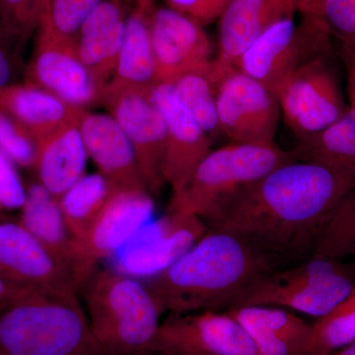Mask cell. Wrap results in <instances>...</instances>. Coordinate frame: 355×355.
<instances>
[{
  "instance_id": "cell-26",
  "label": "cell",
  "mask_w": 355,
  "mask_h": 355,
  "mask_svg": "<svg viewBox=\"0 0 355 355\" xmlns=\"http://www.w3.org/2000/svg\"><path fill=\"white\" fill-rule=\"evenodd\" d=\"M217 80L209 64L184 72L171 83L180 102L212 140L221 135L217 116Z\"/></svg>"
},
{
  "instance_id": "cell-36",
  "label": "cell",
  "mask_w": 355,
  "mask_h": 355,
  "mask_svg": "<svg viewBox=\"0 0 355 355\" xmlns=\"http://www.w3.org/2000/svg\"><path fill=\"white\" fill-rule=\"evenodd\" d=\"M338 55L342 60L347 76V94H349L350 108L355 109V51L349 46L340 44Z\"/></svg>"
},
{
  "instance_id": "cell-18",
  "label": "cell",
  "mask_w": 355,
  "mask_h": 355,
  "mask_svg": "<svg viewBox=\"0 0 355 355\" xmlns=\"http://www.w3.org/2000/svg\"><path fill=\"white\" fill-rule=\"evenodd\" d=\"M79 128L89 157L114 191H148L132 144L111 114L84 110Z\"/></svg>"
},
{
  "instance_id": "cell-9",
  "label": "cell",
  "mask_w": 355,
  "mask_h": 355,
  "mask_svg": "<svg viewBox=\"0 0 355 355\" xmlns=\"http://www.w3.org/2000/svg\"><path fill=\"white\" fill-rule=\"evenodd\" d=\"M216 102L221 135L233 144H275L282 111L263 84L232 69L218 83Z\"/></svg>"
},
{
  "instance_id": "cell-28",
  "label": "cell",
  "mask_w": 355,
  "mask_h": 355,
  "mask_svg": "<svg viewBox=\"0 0 355 355\" xmlns=\"http://www.w3.org/2000/svg\"><path fill=\"white\" fill-rule=\"evenodd\" d=\"M125 22L107 29L79 34L76 38L77 55L94 77L102 92L116 69Z\"/></svg>"
},
{
  "instance_id": "cell-23",
  "label": "cell",
  "mask_w": 355,
  "mask_h": 355,
  "mask_svg": "<svg viewBox=\"0 0 355 355\" xmlns=\"http://www.w3.org/2000/svg\"><path fill=\"white\" fill-rule=\"evenodd\" d=\"M18 221L73 275L77 282L76 240L70 234L57 198L41 184L26 188Z\"/></svg>"
},
{
  "instance_id": "cell-34",
  "label": "cell",
  "mask_w": 355,
  "mask_h": 355,
  "mask_svg": "<svg viewBox=\"0 0 355 355\" xmlns=\"http://www.w3.org/2000/svg\"><path fill=\"white\" fill-rule=\"evenodd\" d=\"M26 200V188L15 165L0 153V212L20 209Z\"/></svg>"
},
{
  "instance_id": "cell-32",
  "label": "cell",
  "mask_w": 355,
  "mask_h": 355,
  "mask_svg": "<svg viewBox=\"0 0 355 355\" xmlns=\"http://www.w3.org/2000/svg\"><path fill=\"white\" fill-rule=\"evenodd\" d=\"M44 0H0V25L8 38L24 44L37 31Z\"/></svg>"
},
{
  "instance_id": "cell-20",
  "label": "cell",
  "mask_w": 355,
  "mask_h": 355,
  "mask_svg": "<svg viewBox=\"0 0 355 355\" xmlns=\"http://www.w3.org/2000/svg\"><path fill=\"white\" fill-rule=\"evenodd\" d=\"M153 7V0L139 2L128 15L116 69L102 95L123 89L149 91L157 83L150 33Z\"/></svg>"
},
{
  "instance_id": "cell-12",
  "label": "cell",
  "mask_w": 355,
  "mask_h": 355,
  "mask_svg": "<svg viewBox=\"0 0 355 355\" xmlns=\"http://www.w3.org/2000/svg\"><path fill=\"white\" fill-rule=\"evenodd\" d=\"M150 347L178 355H261L253 338L227 312L170 315Z\"/></svg>"
},
{
  "instance_id": "cell-29",
  "label": "cell",
  "mask_w": 355,
  "mask_h": 355,
  "mask_svg": "<svg viewBox=\"0 0 355 355\" xmlns=\"http://www.w3.org/2000/svg\"><path fill=\"white\" fill-rule=\"evenodd\" d=\"M102 0H44L37 42H76L81 25Z\"/></svg>"
},
{
  "instance_id": "cell-33",
  "label": "cell",
  "mask_w": 355,
  "mask_h": 355,
  "mask_svg": "<svg viewBox=\"0 0 355 355\" xmlns=\"http://www.w3.org/2000/svg\"><path fill=\"white\" fill-rule=\"evenodd\" d=\"M0 153L14 165L34 169L37 140L8 114L0 111Z\"/></svg>"
},
{
  "instance_id": "cell-21",
  "label": "cell",
  "mask_w": 355,
  "mask_h": 355,
  "mask_svg": "<svg viewBox=\"0 0 355 355\" xmlns=\"http://www.w3.org/2000/svg\"><path fill=\"white\" fill-rule=\"evenodd\" d=\"M87 157L79 121L67 123L37 142L34 170L39 183L60 198L85 175Z\"/></svg>"
},
{
  "instance_id": "cell-4",
  "label": "cell",
  "mask_w": 355,
  "mask_h": 355,
  "mask_svg": "<svg viewBox=\"0 0 355 355\" xmlns=\"http://www.w3.org/2000/svg\"><path fill=\"white\" fill-rule=\"evenodd\" d=\"M79 292L103 355H133L151 347L164 311L147 284L127 273L96 268Z\"/></svg>"
},
{
  "instance_id": "cell-27",
  "label": "cell",
  "mask_w": 355,
  "mask_h": 355,
  "mask_svg": "<svg viewBox=\"0 0 355 355\" xmlns=\"http://www.w3.org/2000/svg\"><path fill=\"white\" fill-rule=\"evenodd\" d=\"M312 256L355 263V184L324 217Z\"/></svg>"
},
{
  "instance_id": "cell-8",
  "label": "cell",
  "mask_w": 355,
  "mask_h": 355,
  "mask_svg": "<svg viewBox=\"0 0 355 355\" xmlns=\"http://www.w3.org/2000/svg\"><path fill=\"white\" fill-rule=\"evenodd\" d=\"M335 51L306 60L277 94L280 111L298 140L322 132L349 109L345 104Z\"/></svg>"
},
{
  "instance_id": "cell-24",
  "label": "cell",
  "mask_w": 355,
  "mask_h": 355,
  "mask_svg": "<svg viewBox=\"0 0 355 355\" xmlns=\"http://www.w3.org/2000/svg\"><path fill=\"white\" fill-rule=\"evenodd\" d=\"M298 160L323 165L355 181V109L322 132L299 140L294 149Z\"/></svg>"
},
{
  "instance_id": "cell-2",
  "label": "cell",
  "mask_w": 355,
  "mask_h": 355,
  "mask_svg": "<svg viewBox=\"0 0 355 355\" xmlns=\"http://www.w3.org/2000/svg\"><path fill=\"white\" fill-rule=\"evenodd\" d=\"M279 266L246 240L207 230L147 286L170 315L227 311L258 280Z\"/></svg>"
},
{
  "instance_id": "cell-15",
  "label": "cell",
  "mask_w": 355,
  "mask_h": 355,
  "mask_svg": "<svg viewBox=\"0 0 355 355\" xmlns=\"http://www.w3.org/2000/svg\"><path fill=\"white\" fill-rule=\"evenodd\" d=\"M150 33L157 83H172L212 60L211 42L203 26L174 9L153 6Z\"/></svg>"
},
{
  "instance_id": "cell-40",
  "label": "cell",
  "mask_w": 355,
  "mask_h": 355,
  "mask_svg": "<svg viewBox=\"0 0 355 355\" xmlns=\"http://www.w3.org/2000/svg\"><path fill=\"white\" fill-rule=\"evenodd\" d=\"M329 355H355V342L343 347V349L336 350L333 354Z\"/></svg>"
},
{
  "instance_id": "cell-43",
  "label": "cell",
  "mask_w": 355,
  "mask_h": 355,
  "mask_svg": "<svg viewBox=\"0 0 355 355\" xmlns=\"http://www.w3.org/2000/svg\"><path fill=\"white\" fill-rule=\"evenodd\" d=\"M349 46V48H352V50L355 51V43L352 44V46Z\"/></svg>"
},
{
  "instance_id": "cell-1",
  "label": "cell",
  "mask_w": 355,
  "mask_h": 355,
  "mask_svg": "<svg viewBox=\"0 0 355 355\" xmlns=\"http://www.w3.org/2000/svg\"><path fill=\"white\" fill-rule=\"evenodd\" d=\"M355 184L311 161L280 165L219 203L200 220L246 240L279 268L313 254L324 217Z\"/></svg>"
},
{
  "instance_id": "cell-31",
  "label": "cell",
  "mask_w": 355,
  "mask_h": 355,
  "mask_svg": "<svg viewBox=\"0 0 355 355\" xmlns=\"http://www.w3.org/2000/svg\"><path fill=\"white\" fill-rule=\"evenodd\" d=\"M296 9L326 26L340 44L355 43V0H296Z\"/></svg>"
},
{
  "instance_id": "cell-38",
  "label": "cell",
  "mask_w": 355,
  "mask_h": 355,
  "mask_svg": "<svg viewBox=\"0 0 355 355\" xmlns=\"http://www.w3.org/2000/svg\"><path fill=\"white\" fill-rule=\"evenodd\" d=\"M33 288L18 286L0 277V307Z\"/></svg>"
},
{
  "instance_id": "cell-39",
  "label": "cell",
  "mask_w": 355,
  "mask_h": 355,
  "mask_svg": "<svg viewBox=\"0 0 355 355\" xmlns=\"http://www.w3.org/2000/svg\"><path fill=\"white\" fill-rule=\"evenodd\" d=\"M133 355H178L174 352H171L169 349H159V347H149L146 350L137 352V354Z\"/></svg>"
},
{
  "instance_id": "cell-35",
  "label": "cell",
  "mask_w": 355,
  "mask_h": 355,
  "mask_svg": "<svg viewBox=\"0 0 355 355\" xmlns=\"http://www.w3.org/2000/svg\"><path fill=\"white\" fill-rule=\"evenodd\" d=\"M230 0H165L167 7L202 26L218 20Z\"/></svg>"
},
{
  "instance_id": "cell-14",
  "label": "cell",
  "mask_w": 355,
  "mask_h": 355,
  "mask_svg": "<svg viewBox=\"0 0 355 355\" xmlns=\"http://www.w3.org/2000/svg\"><path fill=\"white\" fill-rule=\"evenodd\" d=\"M149 97L162 114L167 130L163 177L173 193H177L212 150L214 140L180 102L171 83H156Z\"/></svg>"
},
{
  "instance_id": "cell-25",
  "label": "cell",
  "mask_w": 355,
  "mask_h": 355,
  "mask_svg": "<svg viewBox=\"0 0 355 355\" xmlns=\"http://www.w3.org/2000/svg\"><path fill=\"white\" fill-rule=\"evenodd\" d=\"M113 193L111 184L98 173L84 175L58 198L65 223L76 241L86 237Z\"/></svg>"
},
{
  "instance_id": "cell-10",
  "label": "cell",
  "mask_w": 355,
  "mask_h": 355,
  "mask_svg": "<svg viewBox=\"0 0 355 355\" xmlns=\"http://www.w3.org/2000/svg\"><path fill=\"white\" fill-rule=\"evenodd\" d=\"M127 135L147 190L157 197L164 186L163 164L167 130L149 91L123 89L104 93L101 101Z\"/></svg>"
},
{
  "instance_id": "cell-42",
  "label": "cell",
  "mask_w": 355,
  "mask_h": 355,
  "mask_svg": "<svg viewBox=\"0 0 355 355\" xmlns=\"http://www.w3.org/2000/svg\"><path fill=\"white\" fill-rule=\"evenodd\" d=\"M125 1L135 2V4H137V3H139V2L146 1V0H125Z\"/></svg>"
},
{
  "instance_id": "cell-19",
  "label": "cell",
  "mask_w": 355,
  "mask_h": 355,
  "mask_svg": "<svg viewBox=\"0 0 355 355\" xmlns=\"http://www.w3.org/2000/svg\"><path fill=\"white\" fill-rule=\"evenodd\" d=\"M224 312L242 324L261 355H313L312 324L288 311L247 306Z\"/></svg>"
},
{
  "instance_id": "cell-22",
  "label": "cell",
  "mask_w": 355,
  "mask_h": 355,
  "mask_svg": "<svg viewBox=\"0 0 355 355\" xmlns=\"http://www.w3.org/2000/svg\"><path fill=\"white\" fill-rule=\"evenodd\" d=\"M84 110L27 83L0 89V111L19 123L37 142L67 123L79 121Z\"/></svg>"
},
{
  "instance_id": "cell-16",
  "label": "cell",
  "mask_w": 355,
  "mask_h": 355,
  "mask_svg": "<svg viewBox=\"0 0 355 355\" xmlns=\"http://www.w3.org/2000/svg\"><path fill=\"white\" fill-rule=\"evenodd\" d=\"M296 0H230L218 19V46L212 58L214 76L221 80L236 62L272 26L293 17Z\"/></svg>"
},
{
  "instance_id": "cell-6",
  "label": "cell",
  "mask_w": 355,
  "mask_h": 355,
  "mask_svg": "<svg viewBox=\"0 0 355 355\" xmlns=\"http://www.w3.org/2000/svg\"><path fill=\"white\" fill-rule=\"evenodd\" d=\"M354 288V263L311 256L297 265L275 270L258 280L232 309L270 306L320 318L328 314Z\"/></svg>"
},
{
  "instance_id": "cell-30",
  "label": "cell",
  "mask_w": 355,
  "mask_h": 355,
  "mask_svg": "<svg viewBox=\"0 0 355 355\" xmlns=\"http://www.w3.org/2000/svg\"><path fill=\"white\" fill-rule=\"evenodd\" d=\"M313 327V355H329L355 342V288Z\"/></svg>"
},
{
  "instance_id": "cell-37",
  "label": "cell",
  "mask_w": 355,
  "mask_h": 355,
  "mask_svg": "<svg viewBox=\"0 0 355 355\" xmlns=\"http://www.w3.org/2000/svg\"><path fill=\"white\" fill-rule=\"evenodd\" d=\"M8 42L12 41L8 38L0 25V89L13 84L14 65L7 46Z\"/></svg>"
},
{
  "instance_id": "cell-3",
  "label": "cell",
  "mask_w": 355,
  "mask_h": 355,
  "mask_svg": "<svg viewBox=\"0 0 355 355\" xmlns=\"http://www.w3.org/2000/svg\"><path fill=\"white\" fill-rule=\"evenodd\" d=\"M0 355H103L77 293L32 289L0 307Z\"/></svg>"
},
{
  "instance_id": "cell-11",
  "label": "cell",
  "mask_w": 355,
  "mask_h": 355,
  "mask_svg": "<svg viewBox=\"0 0 355 355\" xmlns=\"http://www.w3.org/2000/svg\"><path fill=\"white\" fill-rule=\"evenodd\" d=\"M153 210V196L149 191L112 193L86 237L76 241L79 291L100 261L113 256L139 234Z\"/></svg>"
},
{
  "instance_id": "cell-41",
  "label": "cell",
  "mask_w": 355,
  "mask_h": 355,
  "mask_svg": "<svg viewBox=\"0 0 355 355\" xmlns=\"http://www.w3.org/2000/svg\"><path fill=\"white\" fill-rule=\"evenodd\" d=\"M11 218V216L8 214H3L0 212V221L6 220V219Z\"/></svg>"
},
{
  "instance_id": "cell-13",
  "label": "cell",
  "mask_w": 355,
  "mask_h": 355,
  "mask_svg": "<svg viewBox=\"0 0 355 355\" xmlns=\"http://www.w3.org/2000/svg\"><path fill=\"white\" fill-rule=\"evenodd\" d=\"M0 277L41 291L73 292V275L12 217L0 221Z\"/></svg>"
},
{
  "instance_id": "cell-5",
  "label": "cell",
  "mask_w": 355,
  "mask_h": 355,
  "mask_svg": "<svg viewBox=\"0 0 355 355\" xmlns=\"http://www.w3.org/2000/svg\"><path fill=\"white\" fill-rule=\"evenodd\" d=\"M295 160L293 150H282L275 144L232 142L211 150L183 188L173 193L168 216L200 219L240 189Z\"/></svg>"
},
{
  "instance_id": "cell-7",
  "label": "cell",
  "mask_w": 355,
  "mask_h": 355,
  "mask_svg": "<svg viewBox=\"0 0 355 355\" xmlns=\"http://www.w3.org/2000/svg\"><path fill=\"white\" fill-rule=\"evenodd\" d=\"M303 17L299 27L293 17L275 23L243 53L235 69L263 84L277 97L303 62L335 51L328 28L316 19Z\"/></svg>"
},
{
  "instance_id": "cell-17",
  "label": "cell",
  "mask_w": 355,
  "mask_h": 355,
  "mask_svg": "<svg viewBox=\"0 0 355 355\" xmlns=\"http://www.w3.org/2000/svg\"><path fill=\"white\" fill-rule=\"evenodd\" d=\"M25 77V83L43 89L76 108L86 110L101 101V88L79 60L76 42H37Z\"/></svg>"
}]
</instances>
